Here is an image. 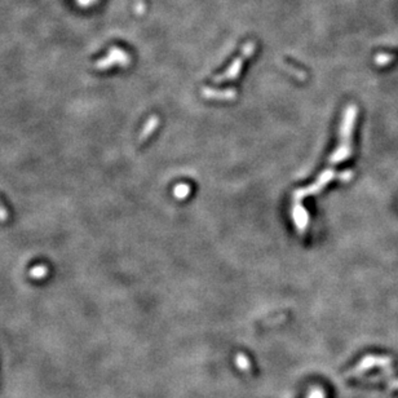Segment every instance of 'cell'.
Listing matches in <instances>:
<instances>
[{
  "mask_svg": "<svg viewBox=\"0 0 398 398\" xmlns=\"http://www.w3.org/2000/svg\"><path fill=\"white\" fill-rule=\"evenodd\" d=\"M357 106L351 104L347 106L343 114V119H341L340 131H339V141L338 149L330 155V165L335 166L341 163V162L347 161L352 154V133H353L354 123L357 119Z\"/></svg>",
  "mask_w": 398,
  "mask_h": 398,
  "instance_id": "obj_1",
  "label": "cell"
},
{
  "mask_svg": "<svg viewBox=\"0 0 398 398\" xmlns=\"http://www.w3.org/2000/svg\"><path fill=\"white\" fill-rule=\"evenodd\" d=\"M335 176H338V175L335 174V171L334 170H331V168L325 170L322 174L319 175L318 179L316 180V183L312 184V185H309V187L307 188H300V189L295 190L294 193H292V200H294V203H300L301 199H304L305 197L316 196V194H318L321 190L325 189V187L330 183V181L334 180V177Z\"/></svg>",
  "mask_w": 398,
  "mask_h": 398,
  "instance_id": "obj_2",
  "label": "cell"
},
{
  "mask_svg": "<svg viewBox=\"0 0 398 398\" xmlns=\"http://www.w3.org/2000/svg\"><path fill=\"white\" fill-rule=\"evenodd\" d=\"M253 51H255V43L253 41H248L246 45L242 49V53L238 58L234 60V62L231 63L230 66L227 67V70L225 73L220 74V75L215 76L213 78V82L215 83H220V82H225V80H233L235 79L238 75H239L240 70H242V66H243V62L248 58V57L252 56Z\"/></svg>",
  "mask_w": 398,
  "mask_h": 398,
  "instance_id": "obj_3",
  "label": "cell"
},
{
  "mask_svg": "<svg viewBox=\"0 0 398 398\" xmlns=\"http://www.w3.org/2000/svg\"><path fill=\"white\" fill-rule=\"evenodd\" d=\"M291 216L294 218V222L296 225L299 233L304 234L307 230L308 224H309V215L307 209L304 208L301 203H292L291 207Z\"/></svg>",
  "mask_w": 398,
  "mask_h": 398,
  "instance_id": "obj_4",
  "label": "cell"
},
{
  "mask_svg": "<svg viewBox=\"0 0 398 398\" xmlns=\"http://www.w3.org/2000/svg\"><path fill=\"white\" fill-rule=\"evenodd\" d=\"M202 95L203 97L207 98V100H217V101H230V100H234L235 96H237V91L233 88L225 89V91H216V89L212 88H204L202 89Z\"/></svg>",
  "mask_w": 398,
  "mask_h": 398,
  "instance_id": "obj_5",
  "label": "cell"
},
{
  "mask_svg": "<svg viewBox=\"0 0 398 398\" xmlns=\"http://www.w3.org/2000/svg\"><path fill=\"white\" fill-rule=\"evenodd\" d=\"M111 61H118V62H120V63H127V62H130V57L127 56L123 51L118 49V48H113L110 52V56H109L108 58L102 60L98 66L100 67L110 66Z\"/></svg>",
  "mask_w": 398,
  "mask_h": 398,
  "instance_id": "obj_6",
  "label": "cell"
},
{
  "mask_svg": "<svg viewBox=\"0 0 398 398\" xmlns=\"http://www.w3.org/2000/svg\"><path fill=\"white\" fill-rule=\"evenodd\" d=\"M158 124H159V118L157 117V115H153V117L150 118L148 122H146L145 127H144V130H142L141 136H140L141 137L140 140H141V141H144L146 137L150 136V135H152V133L155 131V128L158 127Z\"/></svg>",
  "mask_w": 398,
  "mask_h": 398,
  "instance_id": "obj_7",
  "label": "cell"
},
{
  "mask_svg": "<svg viewBox=\"0 0 398 398\" xmlns=\"http://www.w3.org/2000/svg\"><path fill=\"white\" fill-rule=\"evenodd\" d=\"M190 187L188 184H177L174 189V196L177 199H185L190 194Z\"/></svg>",
  "mask_w": 398,
  "mask_h": 398,
  "instance_id": "obj_8",
  "label": "cell"
},
{
  "mask_svg": "<svg viewBox=\"0 0 398 398\" xmlns=\"http://www.w3.org/2000/svg\"><path fill=\"white\" fill-rule=\"evenodd\" d=\"M352 177H353V171H343L340 174L338 175V179L343 183H347V181H351Z\"/></svg>",
  "mask_w": 398,
  "mask_h": 398,
  "instance_id": "obj_9",
  "label": "cell"
},
{
  "mask_svg": "<svg viewBox=\"0 0 398 398\" xmlns=\"http://www.w3.org/2000/svg\"><path fill=\"white\" fill-rule=\"evenodd\" d=\"M391 60H392V57H388L387 54H380V56L376 57V62L379 63V65H386Z\"/></svg>",
  "mask_w": 398,
  "mask_h": 398,
  "instance_id": "obj_10",
  "label": "cell"
}]
</instances>
